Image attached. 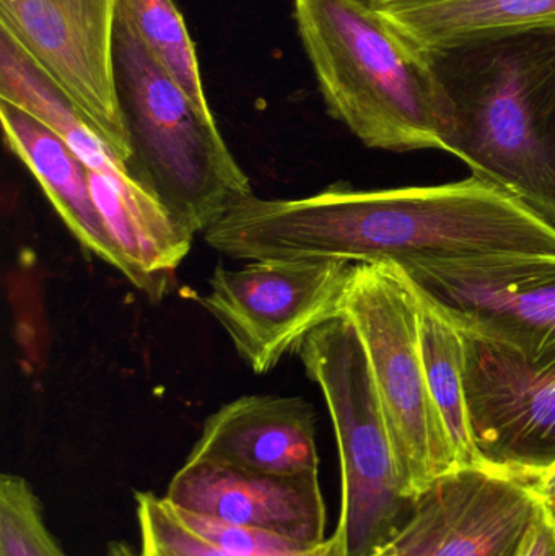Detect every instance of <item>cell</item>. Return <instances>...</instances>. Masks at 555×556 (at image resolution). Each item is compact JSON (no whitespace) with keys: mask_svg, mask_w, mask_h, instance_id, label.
Instances as JSON below:
<instances>
[{"mask_svg":"<svg viewBox=\"0 0 555 556\" xmlns=\"http://www.w3.org/2000/svg\"><path fill=\"white\" fill-rule=\"evenodd\" d=\"M202 235L209 247L240 261L400 264L555 253L553 225L476 176L449 185L377 191L335 185L300 199L251 195Z\"/></svg>","mask_w":555,"mask_h":556,"instance_id":"1","label":"cell"},{"mask_svg":"<svg viewBox=\"0 0 555 556\" xmlns=\"http://www.w3.org/2000/svg\"><path fill=\"white\" fill-rule=\"evenodd\" d=\"M515 473L528 483L534 495L551 513H555V459L540 469Z\"/></svg>","mask_w":555,"mask_h":556,"instance_id":"22","label":"cell"},{"mask_svg":"<svg viewBox=\"0 0 555 556\" xmlns=\"http://www.w3.org/2000/svg\"><path fill=\"white\" fill-rule=\"evenodd\" d=\"M165 498L182 511L273 532L308 547L328 541L319 476H269L186 460Z\"/></svg>","mask_w":555,"mask_h":556,"instance_id":"12","label":"cell"},{"mask_svg":"<svg viewBox=\"0 0 555 556\" xmlns=\"http://www.w3.org/2000/svg\"><path fill=\"white\" fill-rule=\"evenodd\" d=\"M339 314L364 345L404 490L414 502L433 480L459 469L427 384L416 288L396 264L355 263Z\"/></svg>","mask_w":555,"mask_h":556,"instance_id":"6","label":"cell"},{"mask_svg":"<svg viewBox=\"0 0 555 556\" xmlns=\"http://www.w3.org/2000/svg\"><path fill=\"white\" fill-rule=\"evenodd\" d=\"M0 121L10 152L31 173L75 240L126 277V264L94 205L80 156L58 134L9 101L0 100Z\"/></svg>","mask_w":555,"mask_h":556,"instance_id":"15","label":"cell"},{"mask_svg":"<svg viewBox=\"0 0 555 556\" xmlns=\"http://www.w3.org/2000/svg\"><path fill=\"white\" fill-rule=\"evenodd\" d=\"M374 10L429 54L555 29V0H393Z\"/></svg>","mask_w":555,"mask_h":556,"instance_id":"16","label":"cell"},{"mask_svg":"<svg viewBox=\"0 0 555 556\" xmlns=\"http://www.w3.org/2000/svg\"><path fill=\"white\" fill-rule=\"evenodd\" d=\"M553 516H554V518H555V513H553Z\"/></svg>","mask_w":555,"mask_h":556,"instance_id":"25","label":"cell"},{"mask_svg":"<svg viewBox=\"0 0 555 556\" xmlns=\"http://www.w3.org/2000/svg\"><path fill=\"white\" fill-rule=\"evenodd\" d=\"M469 424L484 463L512 472L555 459V369L504 343L465 332Z\"/></svg>","mask_w":555,"mask_h":556,"instance_id":"11","label":"cell"},{"mask_svg":"<svg viewBox=\"0 0 555 556\" xmlns=\"http://www.w3.org/2000/svg\"><path fill=\"white\" fill-rule=\"evenodd\" d=\"M104 556H139L136 551L129 547L126 542H111L108 545Z\"/></svg>","mask_w":555,"mask_h":556,"instance_id":"23","label":"cell"},{"mask_svg":"<svg viewBox=\"0 0 555 556\" xmlns=\"http://www.w3.org/2000/svg\"><path fill=\"white\" fill-rule=\"evenodd\" d=\"M459 329L555 369V253H501L396 264Z\"/></svg>","mask_w":555,"mask_h":556,"instance_id":"7","label":"cell"},{"mask_svg":"<svg viewBox=\"0 0 555 556\" xmlns=\"http://www.w3.org/2000/svg\"><path fill=\"white\" fill-rule=\"evenodd\" d=\"M515 556H555V518L543 503Z\"/></svg>","mask_w":555,"mask_h":556,"instance_id":"21","label":"cell"},{"mask_svg":"<svg viewBox=\"0 0 555 556\" xmlns=\"http://www.w3.org/2000/svg\"><path fill=\"white\" fill-rule=\"evenodd\" d=\"M329 114L364 146L443 150L449 106L432 55L357 0H293Z\"/></svg>","mask_w":555,"mask_h":556,"instance_id":"3","label":"cell"},{"mask_svg":"<svg viewBox=\"0 0 555 556\" xmlns=\"http://www.w3.org/2000/svg\"><path fill=\"white\" fill-rule=\"evenodd\" d=\"M88 181L104 227L126 264L127 280L159 303L172 290L195 233L119 163L88 168Z\"/></svg>","mask_w":555,"mask_h":556,"instance_id":"14","label":"cell"},{"mask_svg":"<svg viewBox=\"0 0 555 556\" xmlns=\"http://www.w3.org/2000/svg\"><path fill=\"white\" fill-rule=\"evenodd\" d=\"M354 264L345 260L251 261L217 267L202 306L227 330L254 375H267L316 327L339 314Z\"/></svg>","mask_w":555,"mask_h":556,"instance_id":"8","label":"cell"},{"mask_svg":"<svg viewBox=\"0 0 555 556\" xmlns=\"http://www.w3.org/2000/svg\"><path fill=\"white\" fill-rule=\"evenodd\" d=\"M186 460L269 476H319L315 410L302 397L235 399L205 420Z\"/></svg>","mask_w":555,"mask_h":556,"instance_id":"13","label":"cell"},{"mask_svg":"<svg viewBox=\"0 0 555 556\" xmlns=\"http://www.w3.org/2000/svg\"><path fill=\"white\" fill-rule=\"evenodd\" d=\"M540 506L512 470L462 467L433 480L403 528L368 556H515Z\"/></svg>","mask_w":555,"mask_h":556,"instance_id":"10","label":"cell"},{"mask_svg":"<svg viewBox=\"0 0 555 556\" xmlns=\"http://www.w3.org/2000/svg\"><path fill=\"white\" fill-rule=\"evenodd\" d=\"M0 556H67L49 532L31 485L15 473L0 477Z\"/></svg>","mask_w":555,"mask_h":556,"instance_id":"19","label":"cell"},{"mask_svg":"<svg viewBox=\"0 0 555 556\" xmlns=\"http://www.w3.org/2000/svg\"><path fill=\"white\" fill-rule=\"evenodd\" d=\"M362 5L370 7V9H375L377 5H381L384 2H393V0H357Z\"/></svg>","mask_w":555,"mask_h":556,"instance_id":"24","label":"cell"},{"mask_svg":"<svg viewBox=\"0 0 555 556\" xmlns=\"http://www.w3.org/2000/svg\"><path fill=\"white\" fill-rule=\"evenodd\" d=\"M321 389L341 459L342 506L336 532L345 556H368L387 544L413 511L364 345L338 314L293 350Z\"/></svg>","mask_w":555,"mask_h":556,"instance_id":"5","label":"cell"},{"mask_svg":"<svg viewBox=\"0 0 555 556\" xmlns=\"http://www.w3.org/2000/svg\"><path fill=\"white\" fill-rule=\"evenodd\" d=\"M430 55L449 106L445 152L555 228V29Z\"/></svg>","mask_w":555,"mask_h":556,"instance_id":"2","label":"cell"},{"mask_svg":"<svg viewBox=\"0 0 555 556\" xmlns=\"http://www.w3.org/2000/svg\"><path fill=\"white\" fill-rule=\"evenodd\" d=\"M147 51L181 88L207 123H215L205 97L195 46L173 0H119Z\"/></svg>","mask_w":555,"mask_h":556,"instance_id":"18","label":"cell"},{"mask_svg":"<svg viewBox=\"0 0 555 556\" xmlns=\"http://www.w3.org/2000/svg\"><path fill=\"white\" fill-rule=\"evenodd\" d=\"M417 293V290H416ZM419 298L420 349L430 394L439 408L462 467L482 466L469 424L465 388V337L462 329L426 298Z\"/></svg>","mask_w":555,"mask_h":556,"instance_id":"17","label":"cell"},{"mask_svg":"<svg viewBox=\"0 0 555 556\" xmlns=\"http://www.w3.org/2000/svg\"><path fill=\"white\" fill-rule=\"evenodd\" d=\"M139 556H238L192 531L165 496L136 493ZM332 556H345L338 552Z\"/></svg>","mask_w":555,"mask_h":556,"instance_id":"20","label":"cell"},{"mask_svg":"<svg viewBox=\"0 0 555 556\" xmlns=\"http://www.w3.org/2000/svg\"><path fill=\"white\" fill-rule=\"evenodd\" d=\"M114 84L133 159L129 173L192 233L251 198L250 178L181 88L147 51L119 7L114 33Z\"/></svg>","mask_w":555,"mask_h":556,"instance_id":"4","label":"cell"},{"mask_svg":"<svg viewBox=\"0 0 555 556\" xmlns=\"http://www.w3.org/2000/svg\"><path fill=\"white\" fill-rule=\"evenodd\" d=\"M119 0H0L5 29L77 104L129 169L133 150L114 84Z\"/></svg>","mask_w":555,"mask_h":556,"instance_id":"9","label":"cell"}]
</instances>
